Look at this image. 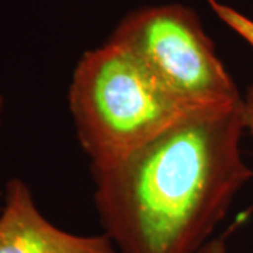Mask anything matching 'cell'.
Instances as JSON below:
<instances>
[{
	"label": "cell",
	"mask_w": 253,
	"mask_h": 253,
	"mask_svg": "<svg viewBox=\"0 0 253 253\" xmlns=\"http://www.w3.org/2000/svg\"><path fill=\"white\" fill-rule=\"evenodd\" d=\"M245 132L242 100L214 104L91 169L103 234L120 253H199L253 177Z\"/></svg>",
	"instance_id": "6da1fadb"
},
{
	"label": "cell",
	"mask_w": 253,
	"mask_h": 253,
	"mask_svg": "<svg viewBox=\"0 0 253 253\" xmlns=\"http://www.w3.org/2000/svg\"><path fill=\"white\" fill-rule=\"evenodd\" d=\"M68 104L90 169L121 161L181 118L208 107L173 96L128 49L111 40L82 55Z\"/></svg>",
	"instance_id": "7a4b0ae2"
},
{
	"label": "cell",
	"mask_w": 253,
	"mask_h": 253,
	"mask_svg": "<svg viewBox=\"0 0 253 253\" xmlns=\"http://www.w3.org/2000/svg\"><path fill=\"white\" fill-rule=\"evenodd\" d=\"M109 40L128 49L155 81L187 103L212 106L242 100L197 13L184 4L134 10Z\"/></svg>",
	"instance_id": "3957f363"
},
{
	"label": "cell",
	"mask_w": 253,
	"mask_h": 253,
	"mask_svg": "<svg viewBox=\"0 0 253 253\" xmlns=\"http://www.w3.org/2000/svg\"><path fill=\"white\" fill-rule=\"evenodd\" d=\"M0 253H120L104 234L78 235L48 221L20 179L6 184L0 212Z\"/></svg>",
	"instance_id": "277c9868"
},
{
	"label": "cell",
	"mask_w": 253,
	"mask_h": 253,
	"mask_svg": "<svg viewBox=\"0 0 253 253\" xmlns=\"http://www.w3.org/2000/svg\"><path fill=\"white\" fill-rule=\"evenodd\" d=\"M207 1L211 10L217 14L219 20L224 21L228 27L232 28L238 36L242 37L253 48V20L218 0H207Z\"/></svg>",
	"instance_id": "5b68a950"
},
{
	"label": "cell",
	"mask_w": 253,
	"mask_h": 253,
	"mask_svg": "<svg viewBox=\"0 0 253 253\" xmlns=\"http://www.w3.org/2000/svg\"><path fill=\"white\" fill-rule=\"evenodd\" d=\"M242 111H244L245 129L253 138V84L246 89L245 96H242Z\"/></svg>",
	"instance_id": "8992f818"
},
{
	"label": "cell",
	"mask_w": 253,
	"mask_h": 253,
	"mask_svg": "<svg viewBox=\"0 0 253 253\" xmlns=\"http://www.w3.org/2000/svg\"><path fill=\"white\" fill-rule=\"evenodd\" d=\"M225 241L222 238H212L199 253H226Z\"/></svg>",
	"instance_id": "52a82bcc"
},
{
	"label": "cell",
	"mask_w": 253,
	"mask_h": 253,
	"mask_svg": "<svg viewBox=\"0 0 253 253\" xmlns=\"http://www.w3.org/2000/svg\"><path fill=\"white\" fill-rule=\"evenodd\" d=\"M3 113H4V99L0 94V126H1V121H3Z\"/></svg>",
	"instance_id": "ba28073f"
}]
</instances>
